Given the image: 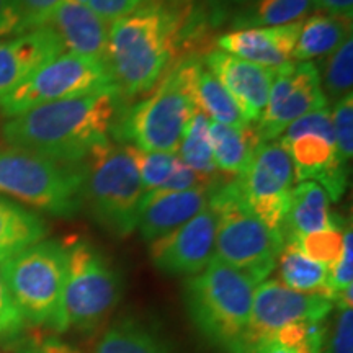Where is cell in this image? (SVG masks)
<instances>
[{
	"instance_id": "6da1fadb",
	"label": "cell",
	"mask_w": 353,
	"mask_h": 353,
	"mask_svg": "<svg viewBox=\"0 0 353 353\" xmlns=\"http://www.w3.org/2000/svg\"><path fill=\"white\" fill-rule=\"evenodd\" d=\"M120 94H95L52 101L8 118L2 138L8 148L57 162H85L110 143L120 117Z\"/></svg>"
},
{
	"instance_id": "7a4b0ae2",
	"label": "cell",
	"mask_w": 353,
	"mask_h": 353,
	"mask_svg": "<svg viewBox=\"0 0 353 353\" xmlns=\"http://www.w3.org/2000/svg\"><path fill=\"white\" fill-rule=\"evenodd\" d=\"M192 25V6L152 0L113 21L108 32V69L121 97L149 94L176 61Z\"/></svg>"
},
{
	"instance_id": "3957f363",
	"label": "cell",
	"mask_w": 353,
	"mask_h": 353,
	"mask_svg": "<svg viewBox=\"0 0 353 353\" xmlns=\"http://www.w3.org/2000/svg\"><path fill=\"white\" fill-rule=\"evenodd\" d=\"M201 65L195 56L175 61L148 99L118 117L113 134L144 151L179 152L185 128L198 108L196 77Z\"/></svg>"
},
{
	"instance_id": "277c9868",
	"label": "cell",
	"mask_w": 353,
	"mask_h": 353,
	"mask_svg": "<svg viewBox=\"0 0 353 353\" xmlns=\"http://www.w3.org/2000/svg\"><path fill=\"white\" fill-rule=\"evenodd\" d=\"M257 283L231 265L213 259L185 281V304L200 334L231 353L244 350Z\"/></svg>"
},
{
	"instance_id": "5b68a950",
	"label": "cell",
	"mask_w": 353,
	"mask_h": 353,
	"mask_svg": "<svg viewBox=\"0 0 353 353\" xmlns=\"http://www.w3.org/2000/svg\"><path fill=\"white\" fill-rule=\"evenodd\" d=\"M85 162L69 164L15 148L0 149V195L70 218L83 205Z\"/></svg>"
},
{
	"instance_id": "8992f818",
	"label": "cell",
	"mask_w": 353,
	"mask_h": 353,
	"mask_svg": "<svg viewBox=\"0 0 353 353\" xmlns=\"http://www.w3.org/2000/svg\"><path fill=\"white\" fill-rule=\"evenodd\" d=\"M216 214L214 257L262 283L276 268L283 236L273 232L242 201L236 179L218 185L210 198Z\"/></svg>"
},
{
	"instance_id": "52a82bcc",
	"label": "cell",
	"mask_w": 353,
	"mask_h": 353,
	"mask_svg": "<svg viewBox=\"0 0 353 353\" xmlns=\"http://www.w3.org/2000/svg\"><path fill=\"white\" fill-rule=\"evenodd\" d=\"M144 188L128 145L105 144L85 161L83 203L105 231L128 237L138 228Z\"/></svg>"
},
{
	"instance_id": "ba28073f",
	"label": "cell",
	"mask_w": 353,
	"mask_h": 353,
	"mask_svg": "<svg viewBox=\"0 0 353 353\" xmlns=\"http://www.w3.org/2000/svg\"><path fill=\"white\" fill-rule=\"evenodd\" d=\"M68 273V245L41 241L0 265L13 301L25 321L57 329Z\"/></svg>"
},
{
	"instance_id": "9c48e42d",
	"label": "cell",
	"mask_w": 353,
	"mask_h": 353,
	"mask_svg": "<svg viewBox=\"0 0 353 353\" xmlns=\"http://www.w3.org/2000/svg\"><path fill=\"white\" fill-rule=\"evenodd\" d=\"M121 298V278L94 244L77 241L68 245V273L57 329L97 327Z\"/></svg>"
},
{
	"instance_id": "30bf717a",
	"label": "cell",
	"mask_w": 353,
	"mask_h": 353,
	"mask_svg": "<svg viewBox=\"0 0 353 353\" xmlns=\"http://www.w3.org/2000/svg\"><path fill=\"white\" fill-rule=\"evenodd\" d=\"M95 94H120L108 65L64 51L0 99V112L12 118L39 105Z\"/></svg>"
},
{
	"instance_id": "8fae6325",
	"label": "cell",
	"mask_w": 353,
	"mask_h": 353,
	"mask_svg": "<svg viewBox=\"0 0 353 353\" xmlns=\"http://www.w3.org/2000/svg\"><path fill=\"white\" fill-rule=\"evenodd\" d=\"M242 201L273 232L283 236V224L294 188L288 152L278 141L260 143L247 169L236 176Z\"/></svg>"
},
{
	"instance_id": "7c38bea8",
	"label": "cell",
	"mask_w": 353,
	"mask_h": 353,
	"mask_svg": "<svg viewBox=\"0 0 353 353\" xmlns=\"http://www.w3.org/2000/svg\"><path fill=\"white\" fill-rule=\"evenodd\" d=\"M334 309L324 294L299 293L278 280H263L255 286L244 350L267 342L280 330L296 324H322ZM241 352V353H242Z\"/></svg>"
},
{
	"instance_id": "4fadbf2b",
	"label": "cell",
	"mask_w": 353,
	"mask_h": 353,
	"mask_svg": "<svg viewBox=\"0 0 353 353\" xmlns=\"http://www.w3.org/2000/svg\"><path fill=\"white\" fill-rule=\"evenodd\" d=\"M327 107L314 63L286 64L278 68L273 79L267 107L257 121V134L262 143L275 141L291 123L314 110Z\"/></svg>"
},
{
	"instance_id": "5bb4252c",
	"label": "cell",
	"mask_w": 353,
	"mask_h": 353,
	"mask_svg": "<svg viewBox=\"0 0 353 353\" xmlns=\"http://www.w3.org/2000/svg\"><path fill=\"white\" fill-rule=\"evenodd\" d=\"M214 239L216 214L208 203L180 228L149 242V259L165 275H198L214 259Z\"/></svg>"
},
{
	"instance_id": "9a60e30c",
	"label": "cell",
	"mask_w": 353,
	"mask_h": 353,
	"mask_svg": "<svg viewBox=\"0 0 353 353\" xmlns=\"http://www.w3.org/2000/svg\"><path fill=\"white\" fill-rule=\"evenodd\" d=\"M203 65L226 87L239 105L245 121L250 125L257 123L267 107L276 69L249 63L221 50L208 52L203 59Z\"/></svg>"
},
{
	"instance_id": "2e32d148",
	"label": "cell",
	"mask_w": 353,
	"mask_h": 353,
	"mask_svg": "<svg viewBox=\"0 0 353 353\" xmlns=\"http://www.w3.org/2000/svg\"><path fill=\"white\" fill-rule=\"evenodd\" d=\"M218 185H200L183 192L152 190L144 193L136 228L141 237L145 242H152L182 226L208 206Z\"/></svg>"
},
{
	"instance_id": "e0dca14e",
	"label": "cell",
	"mask_w": 353,
	"mask_h": 353,
	"mask_svg": "<svg viewBox=\"0 0 353 353\" xmlns=\"http://www.w3.org/2000/svg\"><path fill=\"white\" fill-rule=\"evenodd\" d=\"M288 152L296 182H316L339 201L347 190V165L341 162L335 143L319 134H299L278 139Z\"/></svg>"
},
{
	"instance_id": "ac0fdd59",
	"label": "cell",
	"mask_w": 353,
	"mask_h": 353,
	"mask_svg": "<svg viewBox=\"0 0 353 353\" xmlns=\"http://www.w3.org/2000/svg\"><path fill=\"white\" fill-rule=\"evenodd\" d=\"M63 52V43L50 25L0 39V99Z\"/></svg>"
},
{
	"instance_id": "d6986e66",
	"label": "cell",
	"mask_w": 353,
	"mask_h": 353,
	"mask_svg": "<svg viewBox=\"0 0 353 353\" xmlns=\"http://www.w3.org/2000/svg\"><path fill=\"white\" fill-rule=\"evenodd\" d=\"M303 21L281 26L232 30L219 37L218 50L263 68H283L293 61Z\"/></svg>"
},
{
	"instance_id": "ffe728a7",
	"label": "cell",
	"mask_w": 353,
	"mask_h": 353,
	"mask_svg": "<svg viewBox=\"0 0 353 353\" xmlns=\"http://www.w3.org/2000/svg\"><path fill=\"white\" fill-rule=\"evenodd\" d=\"M46 25L54 30L65 52L108 65L110 25L83 3L64 0Z\"/></svg>"
},
{
	"instance_id": "44dd1931",
	"label": "cell",
	"mask_w": 353,
	"mask_h": 353,
	"mask_svg": "<svg viewBox=\"0 0 353 353\" xmlns=\"http://www.w3.org/2000/svg\"><path fill=\"white\" fill-rule=\"evenodd\" d=\"M332 228L339 226L330 211L327 192L316 182H299L291 193L283 224V241Z\"/></svg>"
},
{
	"instance_id": "7402d4cb",
	"label": "cell",
	"mask_w": 353,
	"mask_h": 353,
	"mask_svg": "<svg viewBox=\"0 0 353 353\" xmlns=\"http://www.w3.org/2000/svg\"><path fill=\"white\" fill-rule=\"evenodd\" d=\"M46 234L48 226L41 216L0 196V265L44 241Z\"/></svg>"
},
{
	"instance_id": "603a6c76",
	"label": "cell",
	"mask_w": 353,
	"mask_h": 353,
	"mask_svg": "<svg viewBox=\"0 0 353 353\" xmlns=\"http://www.w3.org/2000/svg\"><path fill=\"white\" fill-rule=\"evenodd\" d=\"M210 138L216 169L232 176H239L247 169L255 149L262 143L252 125L232 128L210 121Z\"/></svg>"
},
{
	"instance_id": "cb8c5ba5",
	"label": "cell",
	"mask_w": 353,
	"mask_h": 353,
	"mask_svg": "<svg viewBox=\"0 0 353 353\" xmlns=\"http://www.w3.org/2000/svg\"><path fill=\"white\" fill-rule=\"evenodd\" d=\"M348 37H352V20L316 13L303 21L293 61L312 63L319 57H325L337 50Z\"/></svg>"
},
{
	"instance_id": "d4e9b609",
	"label": "cell",
	"mask_w": 353,
	"mask_h": 353,
	"mask_svg": "<svg viewBox=\"0 0 353 353\" xmlns=\"http://www.w3.org/2000/svg\"><path fill=\"white\" fill-rule=\"evenodd\" d=\"M280 280L286 288L299 293L324 294L327 296L329 268L309 259L296 242L285 241L276 260ZM329 298V296H327Z\"/></svg>"
},
{
	"instance_id": "484cf974",
	"label": "cell",
	"mask_w": 353,
	"mask_h": 353,
	"mask_svg": "<svg viewBox=\"0 0 353 353\" xmlns=\"http://www.w3.org/2000/svg\"><path fill=\"white\" fill-rule=\"evenodd\" d=\"M314 8V0H257L231 17L234 30L281 26L303 21Z\"/></svg>"
},
{
	"instance_id": "4316f807",
	"label": "cell",
	"mask_w": 353,
	"mask_h": 353,
	"mask_svg": "<svg viewBox=\"0 0 353 353\" xmlns=\"http://www.w3.org/2000/svg\"><path fill=\"white\" fill-rule=\"evenodd\" d=\"M179 157L206 185H218V169L213 161V148L210 138V118L200 108L190 118L180 141Z\"/></svg>"
},
{
	"instance_id": "83f0119b",
	"label": "cell",
	"mask_w": 353,
	"mask_h": 353,
	"mask_svg": "<svg viewBox=\"0 0 353 353\" xmlns=\"http://www.w3.org/2000/svg\"><path fill=\"white\" fill-rule=\"evenodd\" d=\"M196 105L210 118V121L232 128L250 125L245 121L239 105L226 90V87L205 65H201L196 77Z\"/></svg>"
},
{
	"instance_id": "f1b7e54d",
	"label": "cell",
	"mask_w": 353,
	"mask_h": 353,
	"mask_svg": "<svg viewBox=\"0 0 353 353\" xmlns=\"http://www.w3.org/2000/svg\"><path fill=\"white\" fill-rule=\"evenodd\" d=\"M95 353H169V350L144 325L123 321L101 335Z\"/></svg>"
},
{
	"instance_id": "f546056e",
	"label": "cell",
	"mask_w": 353,
	"mask_h": 353,
	"mask_svg": "<svg viewBox=\"0 0 353 353\" xmlns=\"http://www.w3.org/2000/svg\"><path fill=\"white\" fill-rule=\"evenodd\" d=\"M319 70L321 87L325 99L339 101L352 94L353 85V37H348L337 50L324 57Z\"/></svg>"
},
{
	"instance_id": "4dcf8cb0",
	"label": "cell",
	"mask_w": 353,
	"mask_h": 353,
	"mask_svg": "<svg viewBox=\"0 0 353 353\" xmlns=\"http://www.w3.org/2000/svg\"><path fill=\"white\" fill-rule=\"evenodd\" d=\"M136 169L139 172L141 183H143L144 193L161 188L167 179H169L172 169L176 161V154L159 152V151H144L136 145L126 144Z\"/></svg>"
},
{
	"instance_id": "1f68e13d",
	"label": "cell",
	"mask_w": 353,
	"mask_h": 353,
	"mask_svg": "<svg viewBox=\"0 0 353 353\" xmlns=\"http://www.w3.org/2000/svg\"><path fill=\"white\" fill-rule=\"evenodd\" d=\"M343 232L341 228L325 229V231L306 234V236H299L296 239H286L296 242L299 249L312 259L317 263L325 265L330 268L337 262L342 254L343 247Z\"/></svg>"
},
{
	"instance_id": "d6a6232c",
	"label": "cell",
	"mask_w": 353,
	"mask_h": 353,
	"mask_svg": "<svg viewBox=\"0 0 353 353\" xmlns=\"http://www.w3.org/2000/svg\"><path fill=\"white\" fill-rule=\"evenodd\" d=\"M334 128L335 151L343 164H348L353 156V95L348 94L335 101L330 110Z\"/></svg>"
},
{
	"instance_id": "836d02e7",
	"label": "cell",
	"mask_w": 353,
	"mask_h": 353,
	"mask_svg": "<svg viewBox=\"0 0 353 353\" xmlns=\"http://www.w3.org/2000/svg\"><path fill=\"white\" fill-rule=\"evenodd\" d=\"M353 286V232L352 228L343 232L342 254L332 267L329 268L327 278V296L330 301H335L339 293Z\"/></svg>"
},
{
	"instance_id": "e575fe53",
	"label": "cell",
	"mask_w": 353,
	"mask_h": 353,
	"mask_svg": "<svg viewBox=\"0 0 353 353\" xmlns=\"http://www.w3.org/2000/svg\"><path fill=\"white\" fill-rule=\"evenodd\" d=\"M299 134H319L322 138L335 143L330 110L327 107L319 108V110H314V112L304 114L301 118H298L296 121H293L288 128H286L283 134H281L278 139L294 138V136H299Z\"/></svg>"
},
{
	"instance_id": "d590c367",
	"label": "cell",
	"mask_w": 353,
	"mask_h": 353,
	"mask_svg": "<svg viewBox=\"0 0 353 353\" xmlns=\"http://www.w3.org/2000/svg\"><path fill=\"white\" fill-rule=\"evenodd\" d=\"M25 317L13 301L6 281L0 276V341H10L25 327Z\"/></svg>"
},
{
	"instance_id": "8d00e7d4",
	"label": "cell",
	"mask_w": 353,
	"mask_h": 353,
	"mask_svg": "<svg viewBox=\"0 0 353 353\" xmlns=\"http://www.w3.org/2000/svg\"><path fill=\"white\" fill-rule=\"evenodd\" d=\"M83 6L90 8L95 15L101 20L112 25L113 21L123 19V17L131 15L132 12L139 10L141 7L148 6L152 0H77Z\"/></svg>"
},
{
	"instance_id": "74e56055",
	"label": "cell",
	"mask_w": 353,
	"mask_h": 353,
	"mask_svg": "<svg viewBox=\"0 0 353 353\" xmlns=\"http://www.w3.org/2000/svg\"><path fill=\"white\" fill-rule=\"evenodd\" d=\"M63 2L64 0H19L23 15V32L46 25Z\"/></svg>"
},
{
	"instance_id": "f35d334b",
	"label": "cell",
	"mask_w": 353,
	"mask_h": 353,
	"mask_svg": "<svg viewBox=\"0 0 353 353\" xmlns=\"http://www.w3.org/2000/svg\"><path fill=\"white\" fill-rule=\"evenodd\" d=\"M330 353H353V311L341 309L330 342Z\"/></svg>"
},
{
	"instance_id": "ab89813d",
	"label": "cell",
	"mask_w": 353,
	"mask_h": 353,
	"mask_svg": "<svg viewBox=\"0 0 353 353\" xmlns=\"http://www.w3.org/2000/svg\"><path fill=\"white\" fill-rule=\"evenodd\" d=\"M200 185H206L203 183V180L198 176L195 172H193L190 167L185 164L182 159L179 157L176 154V161L174 164V169H172L169 179L165 180L164 185L157 190H172V192H183V190H190L200 187Z\"/></svg>"
},
{
	"instance_id": "60d3db41",
	"label": "cell",
	"mask_w": 353,
	"mask_h": 353,
	"mask_svg": "<svg viewBox=\"0 0 353 353\" xmlns=\"http://www.w3.org/2000/svg\"><path fill=\"white\" fill-rule=\"evenodd\" d=\"M23 32V15L19 0H0V37Z\"/></svg>"
},
{
	"instance_id": "b9f144b4",
	"label": "cell",
	"mask_w": 353,
	"mask_h": 353,
	"mask_svg": "<svg viewBox=\"0 0 353 353\" xmlns=\"http://www.w3.org/2000/svg\"><path fill=\"white\" fill-rule=\"evenodd\" d=\"M257 0H208V20L218 26L231 20V17Z\"/></svg>"
},
{
	"instance_id": "7bdbcfd3",
	"label": "cell",
	"mask_w": 353,
	"mask_h": 353,
	"mask_svg": "<svg viewBox=\"0 0 353 353\" xmlns=\"http://www.w3.org/2000/svg\"><path fill=\"white\" fill-rule=\"evenodd\" d=\"M21 353H82L77 347L61 341V339H44V341L33 342Z\"/></svg>"
},
{
	"instance_id": "ee69618b",
	"label": "cell",
	"mask_w": 353,
	"mask_h": 353,
	"mask_svg": "<svg viewBox=\"0 0 353 353\" xmlns=\"http://www.w3.org/2000/svg\"><path fill=\"white\" fill-rule=\"evenodd\" d=\"M314 8L325 15L352 20L353 0H314Z\"/></svg>"
},
{
	"instance_id": "f6af8a7d",
	"label": "cell",
	"mask_w": 353,
	"mask_h": 353,
	"mask_svg": "<svg viewBox=\"0 0 353 353\" xmlns=\"http://www.w3.org/2000/svg\"><path fill=\"white\" fill-rule=\"evenodd\" d=\"M242 353H301V352L293 350V348L286 347L283 343H278L275 341H267L247 348V350Z\"/></svg>"
}]
</instances>
